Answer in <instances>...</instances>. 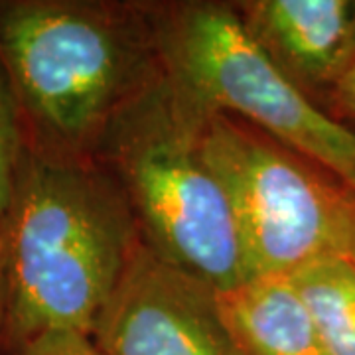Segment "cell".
<instances>
[{
    "label": "cell",
    "mask_w": 355,
    "mask_h": 355,
    "mask_svg": "<svg viewBox=\"0 0 355 355\" xmlns=\"http://www.w3.org/2000/svg\"><path fill=\"white\" fill-rule=\"evenodd\" d=\"M2 241L0 343L12 355L48 331L91 336L142 237L125 191L101 160L26 144Z\"/></svg>",
    "instance_id": "obj_1"
},
{
    "label": "cell",
    "mask_w": 355,
    "mask_h": 355,
    "mask_svg": "<svg viewBox=\"0 0 355 355\" xmlns=\"http://www.w3.org/2000/svg\"><path fill=\"white\" fill-rule=\"evenodd\" d=\"M154 38L121 10L93 2L0 4V64L12 85L26 144L97 158L114 114L158 69Z\"/></svg>",
    "instance_id": "obj_2"
},
{
    "label": "cell",
    "mask_w": 355,
    "mask_h": 355,
    "mask_svg": "<svg viewBox=\"0 0 355 355\" xmlns=\"http://www.w3.org/2000/svg\"><path fill=\"white\" fill-rule=\"evenodd\" d=\"M203 107L158 69L114 114L97 156L113 172L140 237L216 291L249 280L227 193L202 148Z\"/></svg>",
    "instance_id": "obj_3"
},
{
    "label": "cell",
    "mask_w": 355,
    "mask_h": 355,
    "mask_svg": "<svg viewBox=\"0 0 355 355\" xmlns=\"http://www.w3.org/2000/svg\"><path fill=\"white\" fill-rule=\"evenodd\" d=\"M150 28L164 73L191 99L247 123L355 191V128L280 71L235 6L188 2Z\"/></svg>",
    "instance_id": "obj_4"
},
{
    "label": "cell",
    "mask_w": 355,
    "mask_h": 355,
    "mask_svg": "<svg viewBox=\"0 0 355 355\" xmlns=\"http://www.w3.org/2000/svg\"><path fill=\"white\" fill-rule=\"evenodd\" d=\"M203 156L227 193L249 280L288 277L355 237V191L235 116L203 107Z\"/></svg>",
    "instance_id": "obj_5"
},
{
    "label": "cell",
    "mask_w": 355,
    "mask_h": 355,
    "mask_svg": "<svg viewBox=\"0 0 355 355\" xmlns=\"http://www.w3.org/2000/svg\"><path fill=\"white\" fill-rule=\"evenodd\" d=\"M103 355H243L219 291L166 263L140 241L97 318Z\"/></svg>",
    "instance_id": "obj_6"
},
{
    "label": "cell",
    "mask_w": 355,
    "mask_h": 355,
    "mask_svg": "<svg viewBox=\"0 0 355 355\" xmlns=\"http://www.w3.org/2000/svg\"><path fill=\"white\" fill-rule=\"evenodd\" d=\"M243 26L302 89H330L355 46V0H253L237 4Z\"/></svg>",
    "instance_id": "obj_7"
},
{
    "label": "cell",
    "mask_w": 355,
    "mask_h": 355,
    "mask_svg": "<svg viewBox=\"0 0 355 355\" xmlns=\"http://www.w3.org/2000/svg\"><path fill=\"white\" fill-rule=\"evenodd\" d=\"M243 355H330L288 277H259L219 292Z\"/></svg>",
    "instance_id": "obj_8"
},
{
    "label": "cell",
    "mask_w": 355,
    "mask_h": 355,
    "mask_svg": "<svg viewBox=\"0 0 355 355\" xmlns=\"http://www.w3.org/2000/svg\"><path fill=\"white\" fill-rule=\"evenodd\" d=\"M330 355H355V266L328 254L288 275Z\"/></svg>",
    "instance_id": "obj_9"
},
{
    "label": "cell",
    "mask_w": 355,
    "mask_h": 355,
    "mask_svg": "<svg viewBox=\"0 0 355 355\" xmlns=\"http://www.w3.org/2000/svg\"><path fill=\"white\" fill-rule=\"evenodd\" d=\"M26 148V130L12 85L0 64V239L10 211L16 176Z\"/></svg>",
    "instance_id": "obj_10"
},
{
    "label": "cell",
    "mask_w": 355,
    "mask_h": 355,
    "mask_svg": "<svg viewBox=\"0 0 355 355\" xmlns=\"http://www.w3.org/2000/svg\"><path fill=\"white\" fill-rule=\"evenodd\" d=\"M12 355H103L91 336L81 331H48L22 345Z\"/></svg>",
    "instance_id": "obj_11"
},
{
    "label": "cell",
    "mask_w": 355,
    "mask_h": 355,
    "mask_svg": "<svg viewBox=\"0 0 355 355\" xmlns=\"http://www.w3.org/2000/svg\"><path fill=\"white\" fill-rule=\"evenodd\" d=\"M328 93L336 113L343 119L355 121V46L347 64L343 65L342 73L336 77Z\"/></svg>",
    "instance_id": "obj_12"
},
{
    "label": "cell",
    "mask_w": 355,
    "mask_h": 355,
    "mask_svg": "<svg viewBox=\"0 0 355 355\" xmlns=\"http://www.w3.org/2000/svg\"><path fill=\"white\" fill-rule=\"evenodd\" d=\"M4 308H6V251H4V241L0 239V326L4 318Z\"/></svg>",
    "instance_id": "obj_13"
},
{
    "label": "cell",
    "mask_w": 355,
    "mask_h": 355,
    "mask_svg": "<svg viewBox=\"0 0 355 355\" xmlns=\"http://www.w3.org/2000/svg\"><path fill=\"white\" fill-rule=\"evenodd\" d=\"M347 257L352 259V263H354L355 266V237H354V241H352V247H349V253H347Z\"/></svg>",
    "instance_id": "obj_14"
}]
</instances>
